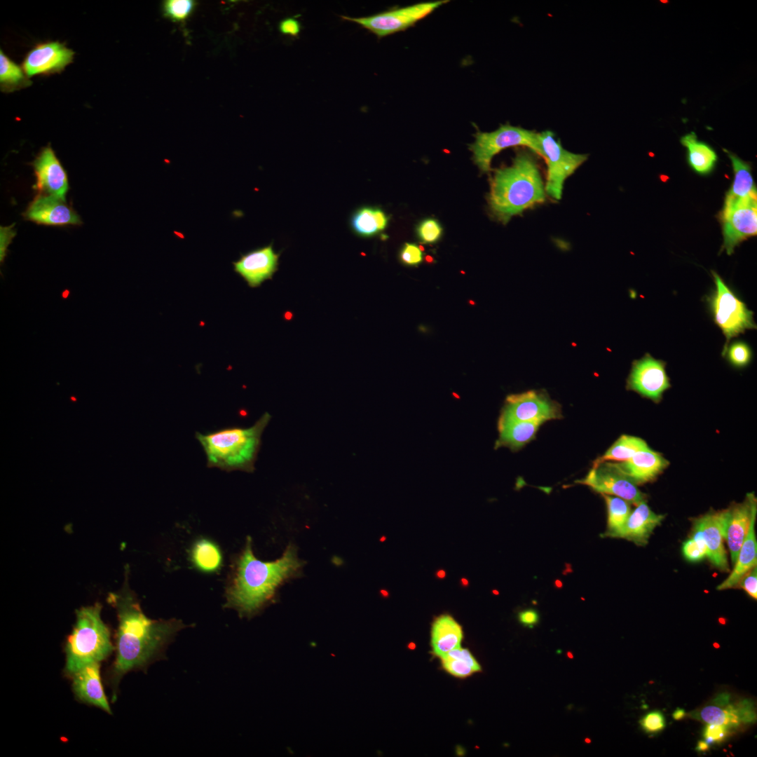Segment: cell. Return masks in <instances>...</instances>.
<instances>
[{
    "label": "cell",
    "instance_id": "4316f807",
    "mask_svg": "<svg viewBox=\"0 0 757 757\" xmlns=\"http://www.w3.org/2000/svg\"><path fill=\"white\" fill-rule=\"evenodd\" d=\"M542 423L539 421H498L499 438L497 446L510 449L521 447L532 439Z\"/></svg>",
    "mask_w": 757,
    "mask_h": 757
},
{
    "label": "cell",
    "instance_id": "c3c4849f",
    "mask_svg": "<svg viewBox=\"0 0 757 757\" xmlns=\"http://www.w3.org/2000/svg\"><path fill=\"white\" fill-rule=\"evenodd\" d=\"M445 575H446V572L444 570H439L436 573V576L439 579L444 578L445 577Z\"/></svg>",
    "mask_w": 757,
    "mask_h": 757
},
{
    "label": "cell",
    "instance_id": "ab89813d",
    "mask_svg": "<svg viewBox=\"0 0 757 757\" xmlns=\"http://www.w3.org/2000/svg\"><path fill=\"white\" fill-rule=\"evenodd\" d=\"M400 259L407 265H417L422 261V251L416 245L407 243L400 251Z\"/></svg>",
    "mask_w": 757,
    "mask_h": 757
},
{
    "label": "cell",
    "instance_id": "d6a6232c",
    "mask_svg": "<svg viewBox=\"0 0 757 757\" xmlns=\"http://www.w3.org/2000/svg\"><path fill=\"white\" fill-rule=\"evenodd\" d=\"M607 507V528L603 537L615 538L627 521L632 510L628 501L617 496L602 494Z\"/></svg>",
    "mask_w": 757,
    "mask_h": 757
},
{
    "label": "cell",
    "instance_id": "836d02e7",
    "mask_svg": "<svg viewBox=\"0 0 757 757\" xmlns=\"http://www.w3.org/2000/svg\"><path fill=\"white\" fill-rule=\"evenodd\" d=\"M649 449L650 448L647 443L641 438L624 435L620 437L606 451L604 455L598 460L623 462L629 459L639 451Z\"/></svg>",
    "mask_w": 757,
    "mask_h": 757
},
{
    "label": "cell",
    "instance_id": "9c48e42d",
    "mask_svg": "<svg viewBox=\"0 0 757 757\" xmlns=\"http://www.w3.org/2000/svg\"><path fill=\"white\" fill-rule=\"evenodd\" d=\"M539 139L547 166L545 192L547 196L559 200L565 180L587 161L588 155L565 149L550 130L539 132Z\"/></svg>",
    "mask_w": 757,
    "mask_h": 757
},
{
    "label": "cell",
    "instance_id": "f35d334b",
    "mask_svg": "<svg viewBox=\"0 0 757 757\" xmlns=\"http://www.w3.org/2000/svg\"><path fill=\"white\" fill-rule=\"evenodd\" d=\"M642 728L648 732H657L664 729L665 721L660 711H655L647 714L640 721Z\"/></svg>",
    "mask_w": 757,
    "mask_h": 757
},
{
    "label": "cell",
    "instance_id": "30bf717a",
    "mask_svg": "<svg viewBox=\"0 0 757 757\" xmlns=\"http://www.w3.org/2000/svg\"><path fill=\"white\" fill-rule=\"evenodd\" d=\"M447 2L448 1L444 0L422 2L405 7L392 8L367 17L342 16L341 18L357 23L378 38H382L408 29Z\"/></svg>",
    "mask_w": 757,
    "mask_h": 757
},
{
    "label": "cell",
    "instance_id": "3957f363",
    "mask_svg": "<svg viewBox=\"0 0 757 757\" xmlns=\"http://www.w3.org/2000/svg\"><path fill=\"white\" fill-rule=\"evenodd\" d=\"M534 154L529 149L518 150L512 164L497 169L490 179L489 208L492 217L503 224L546 200L545 184Z\"/></svg>",
    "mask_w": 757,
    "mask_h": 757
},
{
    "label": "cell",
    "instance_id": "f546056e",
    "mask_svg": "<svg viewBox=\"0 0 757 757\" xmlns=\"http://www.w3.org/2000/svg\"><path fill=\"white\" fill-rule=\"evenodd\" d=\"M440 659L443 669L458 678H466L482 670L471 652L461 646L449 651Z\"/></svg>",
    "mask_w": 757,
    "mask_h": 757
},
{
    "label": "cell",
    "instance_id": "5bb4252c",
    "mask_svg": "<svg viewBox=\"0 0 757 757\" xmlns=\"http://www.w3.org/2000/svg\"><path fill=\"white\" fill-rule=\"evenodd\" d=\"M559 415L556 404L543 393L530 390L507 396L500 419L543 423Z\"/></svg>",
    "mask_w": 757,
    "mask_h": 757
},
{
    "label": "cell",
    "instance_id": "9a60e30c",
    "mask_svg": "<svg viewBox=\"0 0 757 757\" xmlns=\"http://www.w3.org/2000/svg\"><path fill=\"white\" fill-rule=\"evenodd\" d=\"M670 387L665 362L649 354L633 362L627 380V388L641 396L659 402L662 393Z\"/></svg>",
    "mask_w": 757,
    "mask_h": 757
},
{
    "label": "cell",
    "instance_id": "484cf974",
    "mask_svg": "<svg viewBox=\"0 0 757 757\" xmlns=\"http://www.w3.org/2000/svg\"><path fill=\"white\" fill-rule=\"evenodd\" d=\"M681 144L686 148L687 160L690 166L699 174L711 172L718 159L714 149L708 144L698 139L694 132L682 136Z\"/></svg>",
    "mask_w": 757,
    "mask_h": 757
},
{
    "label": "cell",
    "instance_id": "2e32d148",
    "mask_svg": "<svg viewBox=\"0 0 757 757\" xmlns=\"http://www.w3.org/2000/svg\"><path fill=\"white\" fill-rule=\"evenodd\" d=\"M74 52L60 41L41 42L25 55L22 67L29 78L62 72L74 60Z\"/></svg>",
    "mask_w": 757,
    "mask_h": 757
},
{
    "label": "cell",
    "instance_id": "44dd1931",
    "mask_svg": "<svg viewBox=\"0 0 757 757\" xmlns=\"http://www.w3.org/2000/svg\"><path fill=\"white\" fill-rule=\"evenodd\" d=\"M693 531L700 534L707 550V558L721 571H728L727 554L720 528L718 512L710 511L693 520Z\"/></svg>",
    "mask_w": 757,
    "mask_h": 757
},
{
    "label": "cell",
    "instance_id": "7402d4cb",
    "mask_svg": "<svg viewBox=\"0 0 757 757\" xmlns=\"http://www.w3.org/2000/svg\"><path fill=\"white\" fill-rule=\"evenodd\" d=\"M664 518V515L654 512L643 500L636 505L627 521L615 538H624L636 545L644 546L655 528Z\"/></svg>",
    "mask_w": 757,
    "mask_h": 757
},
{
    "label": "cell",
    "instance_id": "f907efd6",
    "mask_svg": "<svg viewBox=\"0 0 757 757\" xmlns=\"http://www.w3.org/2000/svg\"><path fill=\"white\" fill-rule=\"evenodd\" d=\"M567 656L571 659L573 657V655L571 652L567 653Z\"/></svg>",
    "mask_w": 757,
    "mask_h": 757
},
{
    "label": "cell",
    "instance_id": "ac0fdd59",
    "mask_svg": "<svg viewBox=\"0 0 757 757\" xmlns=\"http://www.w3.org/2000/svg\"><path fill=\"white\" fill-rule=\"evenodd\" d=\"M280 254L272 244L252 250L233 261V271L252 288L258 287L272 279L278 268Z\"/></svg>",
    "mask_w": 757,
    "mask_h": 757
},
{
    "label": "cell",
    "instance_id": "603a6c76",
    "mask_svg": "<svg viewBox=\"0 0 757 757\" xmlns=\"http://www.w3.org/2000/svg\"><path fill=\"white\" fill-rule=\"evenodd\" d=\"M617 464L636 484H640L653 480L669 463L662 455L649 449Z\"/></svg>",
    "mask_w": 757,
    "mask_h": 757
},
{
    "label": "cell",
    "instance_id": "5b68a950",
    "mask_svg": "<svg viewBox=\"0 0 757 757\" xmlns=\"http://www.w3.org/2000/svg\"><path fill=\"white\" fill-rule=\"evenodd\" d=\"M102 605L97 602L76 611V622L64 645V671L71 677L83 667L106 660L115 648L111 632L101 617Z\"/></svg>",
    "mask_w": 757,
    "mask_h": 757
},
{
    "label": "cell",
    "instance_id": "6da1fadb",
    "mask_svg": "<svg viewBox=\"0 0 757 757\" xmlns=\"http://www.w3.org/2000/svg\"><path fill=\"white\" fill-rule=\"evenodd\" d=\"M128 575L126 568L121 589L110 593L107 599L116 609L118 618L115 658L107 672L112 702L117 698L123 677L132 671L146 670L151 664L161 659L176 634L186 627L177 619L149 618L129 587Z\"/></svg>",
    "mask_w": 757,
    "mask_h": 757
},
{
    "label": "cell",
    "instance_id": "e0dca14e",
    "mask_svg": "<svg viewBox=\"0 0 757 757\" xmlns=\"http://www.w3.org/2000/svg\"><path fill=\"white\" fill-rule=\"evenodd\" d=\"M36 177L35 189L65 201L69 190L67 174L48 144L42 148L32 163Z\"/></svg>",
    "mask_w": 757,
    "mask_h": 757
},
{
    "label": "cell",
    "instance_id": "74e56055",
    "mask_svg": "<svg viewBox=\"0 0 757 757\" xmlns=\"http://www.w3.org/2000/svg\"><path fill=\"white\" fill-rule=\"evenodd\" d=\"M726 353L730 362L733 365L739 367L748 364L751 358V351L749 347L742 341L733 343L727 349Z\"/></svg>",
    "mask_w": 757,
    "mask_h": 757
},
{
    "label": "cell",
    "instance_id": "ffe728a7",
    "mask_svg": "<svg viewBox=\"0 0 757 757\" xmlns=\"http://www.w3.org/2000/svg\"><path fill=\"white\" fill-rule=\"evenodd\" d=\"M70 678L72 679V690L77 700L111 714L102 683L100 662H93L83 667Z\"/></svg>",
    "mask_w": 757,
    "mask_h": 757
},
{
    "label": "cell",
    "instance_id": "ee69618b",
    "mask_svg": "<svg viewBox=\"0 0 757 757\" xmlns=\"http://www.w3.org/2000/svg\"><path fill=\"white\" fill-rule=\"evenodd\" d=\"M539 614L533 608H527L518 613V620L524 627H534L539 622Z\"/></svg>",
    "mask_w": 757,
    "mask_h": 757
},
{
    "label": "cell",
    "instance_id": "60d3db41",
    "mask_svg": "<svg viewBox=\"0 0 757 757\" xmlns=\"http://www.w3.org/2000/svg\"><path fill=\"white\" fill-rule=\"evenodd\" d=\"M743 589L753 599H757V568L753 567L745 573L737 585Z\"/></svg>",
    "mask_w": 757,
    "mask_h": 757
},
{
    "label": "cell",
    "instance_id": "f1b7e54d",
    "mask_svg": "<svg viewBox=\"0 0 757 757\" xmlns=\"http://www.w3.org/2000/svg\"><path fill=\"white\" fill-rule=\"evenodd\" d=\"M723 151L729 157L734 172V181L725 197L740 198L756 192L749 163L725 149Z\"/></svg>",
    "mask_w": 757,
    "mask_h": 757
},
{
    "label": "cell",
    "instance_id": "83f0119b",
    "mask_svg": "<svg viewBox=\"0 0 757 757\" xmlns=\"http://www.w3.org/2000/svg\"><path fill=\"white\" fill-rule=\"evenodd\" d=\"M388 222L386 214L380 208L362 207L352 215L350 225L354 233L362 237L373 236L383 231Z\"/></svg>",
    "mask_w": 757,
    "mask_h": 757
},
{
    "label": "cell",
    "instance_id": "7a4b0ae2",
    "mask_svg": "<svg viewBox=\"0 0 757 757\" xmlns=\"http://www.w3.org/2000/svg\"><path fill=\"white\" fill-rule=\"evenodd\" d=\"M301 566L294 546L288 545L275 561H263L254 557L248 538L226 591L225 606L236 609L243 616L255 615L273 599L280 585L294 576Z\"/></svg>",
    "mask_w": 757,
    "mask_h": 757
},
{
    "label": "cell",
    "instance_id": "52a82bcc",
    "mask_svg": "<svg viewBox=\"0 0 757 757\" xmlns=\"http://www.w3.org/2000/svg\"><path fill=\"white\" fill-rule=\"evenodd\" d=\"M711 273L716 289L710 299V304L714 322L726 339L722 353L724 355L731 339L746 329H756V325L753 320V313L735 295L716 272Z\"/></svg>",
    "mask_w": 757,
    "mask_h": 757
},
{
    "label": "cell",
    "instance_id": "d590c367",
    "mask_svg": "<svg viewBox=\"0 0 757 757\" xmlns=\"http://www.w3.org/2000/svg\"><path fill=\"white\" fill-rule=\"evenodd\" d=\"M682 554L690 562H698L707 557V547L700 534L693 531L691 538L682 545Z\"/></svg>",
    "mask_w": 757,
    "mask_h": 757
},
{
    "label": "cell",
    "instance_id": "816d5d0a",
    "mask_svg": "<svg viewBox=\"0 0 757 757\" xmlns=\"http://www.w3.org/2000/svg\"><path fill=\"white\" fill-rule=\"evenodd\" d=\"M714 647L715 648H720V645H719L718 643H714Z\"/></svg>",
    "mask_w": 757,
    "mask_h": 757
},
{
    "label": "cell",
    "instance_id": "f5cc1de1",
    "mask_svg": "<svg viewBox=\"0 0 757 757\" xmlns=\"http://www.w3.org/2000/svg\"><path fill=\"white\" fill-rule=\"evenodd\" d=\"M585 742L586 743L589 744V743H590V742H591V739H589V738H586V739H585Z\"/></svg>",
    "mask_w": 757,
    "mask_h": 757
},
{
    "label": "cell",
    "instance_id": "681fc988",
    "mask_svg": "<svg viewBox=\"0 0 757 757\" xmlns=\"http://www.w3.org/2000/svg\"><path fill=\"white\" fill-rule=\"evenodd\" d=\"M461 582H462V585H464V586H467L468 585V580L466 578H462L461 579Z\"/></svg>",
    "mask_w": 757,
    "mask_h": 757
},
{
    "label": "cell",
    "instance_id": "7dc6e473",
    "mask_svg": "<svg viewBox=\"0 0 757 757\" xmlns=\"http://www.w3.org/2000/svg\"><path fill=\"white\" fill-rule=\"evenodd\" d=\"M709 744L704 741H699L696 750L698 751H704L709 749Z\"/></svg>",
    "mask_w": 757,
    "mask_h": 757
},
{
    "label": "cell",
    "instance_id": "8992f818",
    "mask_svg": "<svg viewBox=\"0 0 757 757\" xmlns=\"http://www.w3.org/2000/svg\"><path fill=\"white\" fill-rule=\"evenodd\" d=\"M475 141L470 144L472 159L482 173L491 170L493 157L502 150L512 146H524L543 158L544 154L539 139V132L510 124L500 125L492 132L477 131Z\"/></svg>",
    "mask_w": 757,
    "mask_h": 757
},
{
    "label": "cell",
    "instance_id": "cb8c5ba5",
    "mask_svg": "<svg viewBox=\"0 0 757 757\" xmlns=\"http://www.w3.org/2000/svg\"><path fill=\"white\" fill-rule=\"evenodd\" d=\"M463 638L461 625L449 614L437 617L431 627L432 653L439 658L461 646Z\"/></svg>",
    "mask_w": 757,
    "mask_h": 757
},
{
    "label": "cell",
    "instance_id": "4dcf8cb0",
    "mask_svg": "<svg viewBox=\"0 0 757 757\" xmlns=\"http://www.w3.org/2000/svg\"><path fill=\"white\" fill-rule=\"evenodd\" d=\"M32 85L23 69L0 50V88L4 93H12Z\"/></svg>",
    "mask_w": 757,
    "mask_h": 757
},
{
    "label": "cell",
    "instance_id": "bcb514c9",
    "mask_svg": "<svg viewBox=\"0 0 757 757\" xmlns=\"http://www.w3.org/2000/svg\"><path fill=\"white\" fill-rule=\"evenodd\" d=\"M686 711L683 709L677 708L673 713V718L676 720H681L686 716Z\"/></svg>",
    "mask_w": 757,
    "mask_h": 757
},
{
    "label": "cell",
    "instance_id": "f6af8a7d",
    "mask_svg": "<svg viewBox=\"0 0 757 757\" xmlns=\"http://www.w3.org/2000/svg\"><path fill=\"white\" fill-rule=\"evenodd\" d=\"M279 29L284 34L295 36L300 32V25L299 22L294 19L287 18L280 22Z\"/></svg>",
    "mask_w": 757,
    "mask_h": 757
},
{
    "label": "cell",
    "instance_id": "7c38bea8",
    "mask_svg": "<svg viewBox=\"0 0 757 757\" xmlns=\"http://www.w3.org/2000/svg\"><path fill=\"white\" fill-rule=\"evenodd\" d=\"M757 501L753 493L745 499L718 512L721 533L727 543L732 562L735 564L752 517L756 514Z\"/></svg>",
    "mask_w": 757,
    "mask_h": 757
},
{
    "label": "cell",
    "instance_id": "7bdbcfd3",
    "mask_svg": "<svg viewBox=\"0 0 757 757\" xmlns=\"http://www.w3.org/2000/svg\"><path fill=\"white\" fill-rule=\"evenodd\" d=\"M13 226L14 224L6 227L1 226L0 259L1 264L4 262L6 256L8 246L15 235V232L13 228Z\"/></svg>",
    "mask_w": 757,
    "mask_h": 757
},
{
    "label": "cell",
    "instance_id": "d4e9b609",
    "mask_svg": "<svg viewBox=\"0 0 757 757\" xmlns=\"http://www.w3.org/2000/svg\"><path fill=\"white\" fill-rule=\"evenodd\" d=\"M756 514L750 522L744 541L739 550L735 566L730 574L716 587L725 590L736 587L740 578L757 564V541L755 533Z\"/></svg>",
    "mask_w": 757,
    "mask_h": 757
},
{
    "label": "cell",
    "instance_id": "8fae6325",
    "mask_svg": "<svg viewBox=\"0 0 757 757\" xmlns=\"http://www.w3.org/2000/svg\"><path fill=\"white\" fill-rule=\"evenodd\" d=\"M579 483L601 494L613 495L636 505L646 500L645 494L617 463L596 460L593 468Z\"/></svg>",
    "mask_w": 757,
    "mask_h": 757
},
{
    "label": "cell",
    "instance_id": "277c9868",
    "mask_svg": "<svg viewBox=\"0 0 757 757\" xmlns=\"http://www.w3.org/2000/svg\"><path fill=\"white\" fill-rule=\"evenodd\" d=\"M271 416L265 412L248 428L226 427L207 433L196 432L205 453L207 466L226 472H253L262 434Z\"/></svg>",
    "mask_w": 757,
    "mask_h": 757
},
{
    "label": "cell",
    "instance_id": "e575fe53",
    "mask_svg": "<svg viewBox=\"0 0 757 757\" xmlns=\"http://www.w3.org/2000/svg\"><path fill=\"white\" fill-rule=\"evenodd\" d=\"M195 5L191 0H168L163 4V12L171 20L182 22L192 13Z\"/></svg>",
    "mask_w": 757,
    "mask_h": 757
},
{
    "label": "cell",
    "instance_id": "4fadbf2b",
    "mask_svg": "<svg viewBox=\"0 0 757 757\" xmlns=\"http://www.w3.org/2000/svg\"><path fill=\"white\" fill-rule=\"evenodd\" d=\"M730 700L728 693H721L709 704L690 712L689 716L707 724L723 725L728 728H737L741 723L756 721V714L751 702L744 700L732 704Z\"/></svg>",
    "mask_w": 757,
    "mask_h": 757
},
{
    "label": "cell",
    "instance_id": "b9f144b4",
    "mask_svg": "<svg viewBox=\"0 0 757 757\" xmlns=\"http://www.w3.org/2000/svg\"><path fill=\"white\" fill-rule=\"evenodd\" d=\"M728 728L723 725L707 724L704 730L703 736L707 743L722 742L728 735Z\"/></svg>",
    "mask_w": 757,
    "mask_h": 757
},
{
    "label": "cell",
    "instance_id": "ba28073f",
    "mask_svg": "<svg viewBox=\"0 0 757 757\" xmlns=\"http://www.w3.org/2000/svg\"><path fill=\"white\" fill-rule=\"evenodd\" d=\"M721 220L722 250L730 255L741 242L757 233V192L740 198L725 197Z\"/></svg>",
    "mask_w": 757,
    "mask_h": 757
},
{
    "label": "cell",
    "instance_id": "d6986e66",
    "mask_svg": "<svg viewBox=\"0 0 757 757\" xmlns=\"http://www.w3.org/2000/svg\"><path fill=\"white\" fill-rule=\"evenodd\" d=\"M26 220L49 226L80 225L82 221L74 210L56 197L38 194L23 213Z\"/></svg>",
    "mask_w": 757,
    "mask_h": 757
},
{
    "label": "cell",
    "instance_id": "8d00e7d4",
    "mask_svg": "<svg viewBox=\"0 0 757 757\" xmlns=\"http://www.w3.org/2000/svg\"><path fill=\"white\" fill-rule=\"evenodd\" d=\"M442 233L439 223L434 219H427L421 221L417 227L419 239L424 243H432L439 240Z\"/></svg>",
    "mask_w": 757,
    "mask_h": 757
},
{
    "label": "cell",
    "instance_id": "1f68e13d",
    "mask_svg": "<svg viewBox=\"0 0 757 757\" xmlns=\"http://www.w3.org/2000/svg\"><path fill=\"white\" fill-rule=\"evenodd\" d=\"M191 558L197 568L210 573L220 567L222 556L220 550L214 543L202 539L197 541L193 547Z\"/></svg>",
    "mask_w": 757,
    "mask_h": 757
}]
</instances>
